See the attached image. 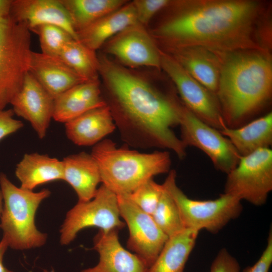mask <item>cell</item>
Listing matches in <instances>:
<instances>
[{"mask_svg":"<svg viewBox=\"0 0 272 272\" xmlns=\"http://www.w3.org/2000/svg\"><path fill=\"white\" fill-rule=\"evenodd\" d=\"M105 105L99 80L86 81L54 99L53 119L65 123L90 110Z\"/></svg>","mask_w":272,"mask_h":272,"instance_id":"18","label":"cell"},{"mask_svg":"<svg viewBox=\"0 0 272 272\" xmlns=\"http://www.w3.org/2000/svg\"><path fill=\"white\" fill-rule=\"evenodd\" d=\"M14 114L12 109H0V141L23 127L21 121L13 118Z\"/></svg>","mask_w":272,"mask_h":272,"instance_id":"33","label":"cell"},{"mask_svg":"<svg viewBox=\"0 0 272 272\" xmlns=\"http://www.w3.org/2000/svg\"><path fill=\"white\" fill-rule=\"evenodd\" d=\"M0 188L4 202L0 227L9 247L23 250L43 246L47 235L38 230L35 219L40 203L50 196V191L34 192L18 187L2 172Z\"/></svg>","mask_w":272,"mask_h":272,"instance_id":"5","label":"cell"},{"mask_svg":"<svg viewBox=\"0 0 272 272\" xmlns=\"http://www.w3.org/2000/svg\"><path fill=\"white\" fill-rule=\"evenodd\" d=\"M91 154L102 184L117 195L128 194L155 176L170 171V155L166 151L141 153L104 139L93 146Z\"/></svg>","mask_w":272,"mask_h":272,"instance_id":"4","label":"cell"},{"mask_svg":"<svg viewBox=\"0 0 272 272\" xmlns=\"http://www.w3.org/2000/svg\"><path fill=\"white\" fill-rule=\"evenodd\" d=\"M180 140L187 148L196 147L209 157L215 168L228 174L237 165L240 156L230 141L217 129L180 104Z\"/></svg>","mask_w":272,"mask_h":272,"instance_id":"10","label":"cell"},{"mask_svg":"<svg viewBox=\"0 0 272 272\" xmlns=\"http://www.w3.org/2000/svg\"><path fill=\"white\" fill-rule=\"evenodd\" d=\"M8 247L7 241L3 237L0 241V272H14L8 269L3 264L4 255Z\"/></svg>","mask_w":272,"mask_h":272,"instance_id":"36","label":"cell"},{"mask_svg":"<svg viewBox=\"0 0 272 272\" xmlns=\"http://www.w3.org/2000/svg\"><path fill=\"white\" fill-rule=\"evenodd\" d=\"M164 189L163 184H158L152 178L127 195L142 211L152 215L157 206Z\"/></svg>","mask_w":272,"mask_h":272,"instance_id":"30","label":"cell"},{"mask_svg":"<svg viewBox=\"0 0 272 272\" xmlns=\"http://www.w3.org/2000/svg\"><path fill=\"white\" fill-rule=\"evenodd\" d=\"M43 272H55V270L53 269H52L50 270H48L47 269H43Z\"/></svg>","mask_w":272,"mask_h":272,"instance_id":"38","label":"cell"},{"mask_svg":"<svg viewBox=\"0 0 272 272\" xmlns=\"http://www.w3.org/2000/svg\"><path fill=\"white\" fill-rule=\"evenodd\" d=\"M29 72L54 99L75 85L88 81L59 56L33 51Z\"/></svg>","mask_w":272,"mask_h":272,"instance_id":"17","label":"cell"},{"mask_svg":"<svg viewBox=\"0 0 272 272\" xmlns=\"http://www.w3.org/2000/svg\"><path fill=\"white\" fill-rule=\"evenodd\" d=\"M162 23L157 35L170 48L196 46L216 52L265 50L254 38L261 12L251 0H193Z\"/></svg>","mask_w":272,"mask_h":272,"instance_id":"2","label":"cell"},{"mask_svg":"<svg viewBox=\"0 0 272 272\" xmlns=\"http://www.w3.org/2000/svg\"><path fill=\"white\" fill-rule=\"evenodd\" d=\"M160 67L175 84L184 106L196 116L220 130L226 125L215 95L194 79L170 54L160 50Z\"/></svg>","mask_w":272,"mask_h":272,"instance_id":"11","label":"cell"},{"mask_svg":"<svg viewBox=\"0 0 272 272\" xmlns=\"http://www.w3.org/2000/svg\"><path fill=\"white\" fill-rule=\"evenodd\" d=\"M210 272H241L237 259L226 248L221 249L214 259Z\"/></svg>","mask_w":272,"mask_h":272,"instance_id":"32","label":"cell"},{"mask_svg":"<svg viewBox=\"0 0 272 272\" xmlns=\"http://www.w3.org/2000/svg\"><path fill=\"white\" fill-rule=\"evenodd\" d=\"M216 53L220 65L216 96L226 125L236 127L269 99L271 59L266 50Z\"/></svg>","mask_w":272,"mask_h":272,"instance_id":"3","label":"cell"},{"mask_svg":"<svg viewBox=\"0 0 272 272\" xmlns=\"http://www.w3.org/2000/svg\"><path fill=\"white\" fill-rule=\"evenodd\" d=\"M30 31L10 16L0 20V109L11 103L29 73Z\"/></svg>","mask_w":272,"mask_h":272,"instance_id":"6","label":"cell"},{"mask_svg":"<svg viewBox=\"0 0 272 272\" xmlns=\"http://www.w3.org/2000/svg\"><path fill=\"white\" fill-rule=\"evenodd\" d=\"M59 1L67 11L76 33L118 10L126 3L123 0Z\"/></svg>","mask_w":272,"mask_h":272,"instance_id":"26","label":"cell"},{"mask_svg":"<svg viewBox=\"0 0 272 272\" xmlns=\"http://www.w3.org/2000/svg\"><path fill=\"white\" fill-rule=\"evenodd\" d=\"M231 143L240 156L258 150L270 148L272 144V112L239 127L225 125L220 130Z\"/></svg>","mask_w":272,"mask_h":272,"instance_id":"23","label":"cell"},{"mask_svg":"<svg viewBox=\"0 0 272 272\" xmlns=\"http://www.w3.org/2000/svg\"><path fill=\"white\" fill-rule=\"evenodd\" d=\"M73 71L86 81L98 80L99 60L94 51L79 41L67 42L58 56Z\"/></svg>","mask_w":272,"mask_h":272,"instance_id":"27","label":"cell"},{"mask_svg":"<svg viewBox=\"0 0 272 272\" xmlns=\"http://www.w3.org/2000/svg\"><path fill=\"white\" fill-rule=\"evenodd\" d=\"M13 0H0V20L10 16Z\"/></svg>","mask_w":272,"mask_h":272,"instance_id":"35","label":"cell"},{"mask_svg":"<svg viewBox=\"0 0 272 272\" xmlns=\"http://www.w3.org/2000/svg\"><path fill=\"white\" fill-rule=\"evenodd\" d=\"M15 174L20 187L33 190L47 182L63 180L62 161L37 153L25 154L17 165Z\"/></svg>","mask_w":272,"mask_h":272,"instance_id":"24","label":"cell"},{"mask_svg":"<svg viewBox=\"0 0 272 272\" xmlns=\"http://www.w3.org/2000/svg\"><path fill=\"white\" fill-rule=\"evenodd\" d=\"M120 217L129 231L127 247L150 268L168 237L160 230L151 215L139 208L127 194L117 195Z\"/></svg>","mask_w":272,"mask_h":272,"instance_id":"12","label":"cell"},{"mask_svg":"<svg viewBox=\"0 0 272 272\" xmlns=\"http://www.w3.org/2000/svg\"><path fill=\"white\" fill-rule=\"evenodd\" d=\"M175 201L185 228L218 233L243 210L241 200L224 193L213 200H199L187 197L176 183V172L170 170L163 183Z\"/></svg>","mask_w":272,"mask_h":272,"instance_id":"7","label":"cell"},{"mask_svg":"<svg viewBox=\"0 0 272 272\" xmlns=\"http://www.w3.org/2000/svg\"><path fill=\"white\" fill-rule=\"evenodd\" d=\"M199 231L185 228L169 237L148 272H183Z\"/></svg>","mask_w":272,"mask_h":272,"instance_id":"25","label":"cell"},{"mask_svg":"<svg viewBox=\"0 0 272 272\" xmlns=\"http://www.w3.org/2000/svg\"><path fill=\"white\" fill-rule=\"evenodd\" d=\"M151 216L158 227L168 238L185 229L178 208L165 188Z\"/></svg>","mask_w":272,"mask_h":272,"instance_id":"28","label":"cell"},{"mask_svg":"<svg viewBox=\"0 0 272 272\" xmlns=\"http://www.w3.org/2000/svg\"><path fill=\"white\" fill-rule=\"evenodd\" d=\"M120 217L117 195L102 184L92 199L78 201L67 212L59 230L60 243L69 244L80 231L88 227L104 232L122 229L125 223Z\"/></svg>","mask_w":272,"mask_h":272,"instance_id":"8","label":"cell"},{"mask_svg":"<svg viewBox=\"0 0 272 272\" xmlns=\"http://www.w3.org/2000/svg\"><path fill=\"white\" fill-rule=\"evenodd\" d=\"M272 263V230H269L266 246L258 260L252 266L245 268L242 272H268Z\"/></svg>","mask_w":272,"mask_h":272,"instance_id":"34","label":"cell"},{"mask_svg":"<svg viewBox=\"0 0 272 272\" xmlns=\"http://www.w3.org/2000/svg\"><path fill=\"white\" fill-rule=\"evenodd\" d=\"M137 23L135 11L131 2L77 32L78 39L96 51L112 37Z\"/></svg>","mask_w":272,"mask_h":272,"instance_id":"22","label":"cell"},{"mask_svg":"<svg viewBox=\"0 0 272 272\" xmlns=\"http://www.w3.org/2000/svg\"><path fill=\"white\" fill-rule=\"evenodd\" d=\"M62 161L63 181L74 189L78 201L92 199L101 180L99 167L91 154L82 152L67 156Z\"/></svg>","mask_w":272,"mask_h":272,"instance_id":"21","label":"cell"},{"mask_svg":"<svg viewBox=\"0 0 272 272\" xmlns=\"http://www.w3.org/2000/svg\"><path fill=\"white\" fill-rule=\"evenodd\" d=\"M171 55L194 79L216 96L220 75V59L216 52L188 46L170 48Z\"/></svg>","mask_w":272,"mask_h":272,"instance_id":"19","label":"cell"},{"mask_svg":"<svg viewBox=\"0 0 272 272\" xmlns=\"http://www.w3.org/2000/svg\"><path fill=\"white\" fill-rule=\"evenodd\" d=\"M138 22L144 26L158 12L171 3L168 0H135L132 2Z\"/></svg>","mask_w":272,"mask_h":272,"instance_id":"31","label":"cell"},{"mask_svg":"<svg viewBox=\"0 0 272 272\" xmlns=\"http://www.w3.org/2000/svg\"><path fill=\"white\" fill-rule=\"evenodd\" d=\"M10 16L30 31L42 25L57 26L78 41L68 13L59 0H13Z\"/></svg>","mask_w":272,"mask_h":272,"instance_id":"16","label":"cell"},{"mask_svg":"<svg viewBox=\"0 0 272 272\" xmlns=\"http://www.w3.org/2000/svg\"><path fill=\"white\" fill-rule=\"evenodd\" d=\"M98 57L104 100L122 141L136 148L168 149L184 159L186 147L172 130L179 124L180 104L106 56Z\"/></svg>","mask_w":272,"mask_h":272,"instance_id":"1","label":"cell"},{"mask_svg":"<svg viewBox=\"0 0 272 272\" xmlns=\"http://www.w3.org/2000/svg\"><path fill=\"white\" fill-rule=\"evenodd\" d=\"M64 125L67 138L79 146H94L116 128L107 105L90 110Z\"/></svg>","mask_w":272,"mask_h":272,"instance_id":"20","label":"cell"},{"mask_svg":"<svg viewBox=\"0 0 272 272\" xmlns=\"http://www.w3.org/2000/svg\"><path fill=\"white\" fill-rule=\"evenodd\" d=\"M3 204H4L3 197V194H2V193L0 188V215L3 210Z\"/></svg>","mask_w":272,"mask_h":272,"instance_id":"37","label":"cell"},{"mask_svg":"<svg viewBox=\"0 0 272 272\" xmlns=\"http://www.w3.org/2000/svg\"><path fill=\"white\" fill-rule=\"evenodd\" d=\"M271 190L272 150L264 148L240 157L236 167L227 174L224 193L260 206Z\"/></svg>","mask_w":272,"mask_h":272,"instance_id":"9","label":"cell"},{"mask_svg":"<svg viewBox=\"0 0 272 272\" xmlns=\"http://www.w3.org/2000/svg\"><path fill=\"white\" fill-rule=\"evenodd\" d=\"M118 231L99 230L93 240V249L99 254L98 262L80 272H148L149 267L146 264L122 246Z\"/></svg>","mask_w":272,"mask_h":272,"instance_id":"15","label":"cell"},{"mask_svg":"<svg viewBox=\"0 0 272 272\" xmlns=\"http://www.w3.org/2000/svg\"><path fill=\"white\" fill-rule=\"evenodd\" d=\"M10 104L15 114L29 122L40 139L44 138L53 119L54 99L29 72Z\"/></svg>","mask_w":272,"mask_h":272,"instance_id":"14","label":"cell"},{"mask_svg":"<svg viewBox=\"0 0 272 272\" xmlns=\"http://www.w3.org/2000/svg\"><path fill=\"white\" fill-rule=\"evenodd\" d=\"M105 51L130 67H160V53L144 26L139 23L121 31L105 44Z\"/></svg>","mask_w":272,"mask_h":272,"instance_id":"13","label":"cell"},{"mask_svg":"<svg viewBox=\"0 0 272 272\" xmlns=\"http://www.w3.org/2000/svg\"><path fill=\"white\" fill-rule=\"evenodd\" d=\"M30 31L39 37L41 52L51 56H58L64 45L74 39L64 29L53 25H40Z\"/></svg>","mask_w":272,"mask_h":272,"instance_id":"29","label":"cell"}]
</instances>
